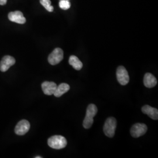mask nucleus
<instances>
[{"label":"nucleus","instance_id":"nucleus-13","mask_svg":"<svg viewBox=\"0 0 158 158\" xmlns=\"http://www.w3.org/2000/svg\"><path fill=\"white\" fill-rule=\"evenodd\" d=\"M70 90V85L66 83H62L58 86L57 85L56 89L53 95L56 97H60L68 92Z\"/></svg>","mask_w":158,"mask_h":158},{"label":"nucleus","instance_id":"nucleus-18","mask_svg":"<svg viewBox=\"0 0 158 158\" xmlns=\"http://www.w3.org/2000/svg\"><path fill=\"white\" fill-rule=\"evenodd\" d=\"M42 156H36L35 158H42Z\"/></svg>","mask_w":158,"mask_h":158},{"label":"nucleus","instance_id":"nucleus-19","mask_svg":"<svg viewBox=\"0 0 158 158\" xmlns=\"http://www.w3.org/2000/svg\"><path fill=\"white\" fill-rule=\"evenodd\" d=\"M67 1H69V0H67Z\"/></svg>","mask_w":158,"mask_h":158},{"label":"nucleus","instance_id":"nucleus-14","mask_svg":"<svg viewBox=\"0 0 158 158\" xmlns=\"http://www.w3.org/2000/svg\"><path fill=\"white\" fill-rule=\"evenodd\" d=\"M69 63L76 70H80L83 68V63L76 56L72 55L70 57Z\"/></svg>","mask_w":158,"mask_h":158},{"label":"nucleus","instance_id":"nucleus-4","mask_svg":"<svg viewBox=\"0 0 158 158\" xmlns=\"http://www.w3.org/2000/svg\"><path fill=\"white\" fill-rule=\"evenodd\" d=\"M63 59V51L62 49L57 48L48 56V62L52 65H56L60 62Z\"/></svg>","mask_w":158,"mask_h":158},{"label":"nucleus","instance_id":"nucleus-9","mask_svg":"<svg viewBox=\"0 0 158 158\" xmlns=\"http://www.w3.org/2000/svg\"><path fill=\"white\" fill-rule=\"evenodd\" d=\"M8 19L12 22L19 24H23L26 23V19L23 17V12L19 11L10 12L8 14Z\"/></svg>","mask_w":158,"mask_h":158},{"label":"nucleus","instance_id":"nucleus-8","mask_svg":"<svg viewBox=\"0 0 158 158\" xmlns=\"http://www.w3.org/2000/svg\"><path fill=\"white\" fill-rule=\"evenodd\" d=\"M15 63V59L13 57L6 56L2 59L0 62V70L2 72H5Z\"/></svg>","mask_w":158,"mask_h":158},{"label":"nucleus","instance_id":"nucleus-6","mask_svg":"<svg viewBox=\"0 0 158 158\" xmlns=\"http://www.w3.org/2000/svg\"><path fill=\"white\" fill-rule=\"evenodd\" d=\"M148 127L143 123H136L131 128V135L134 138H139L146 134Z\"/></svg>","mask_w":158,"mask_h":158},{"label":"nucleus","instance_id":"nucleus-7","mask_svg":"<svg viewBox=\"0 0 158 158\" xmlns=\"http://www.w3.org/2000/svg\"><path fill=\"white\" fill-rule=\"evenodd\" d=\"M30 129V124L27 120L23 119L20 121L17 124L15 128V132L18 135H23L28 132Z\"/></svg>","mask_w":158,"mask_h":158},{"label":"nucleus","instance_id":"nucleus-1","mask_svg":"<svg viewBox=\"0 0 158 158\" xmlns=\"http://www.w3.org/2000/svg\"><path fill=\"white\" fill-rule=\"evenodd\" d=\"M97 111L98 109L96 105L93 104H90V105H89L88 107L87 108L86 115L83 123V125L85 128L89 129L91 127L94 122L93 117L96 115Z\"/></svg>","mask_w":158,"mask_h":158},{"label":"nucleus","instance_id":"nucleus-5","mask_svg":"<svg viewBox=\"0 0 158 158\" xmlns=\"http://www.w3.org/2000/svg\"><path fill=\"white\" fill-rule=\"evenodd\" d=\"M117 79L120 85H127L130 81V77L126 69L123 66H120L117 69Z\"/></svg>","mask_w":158,"mask_h":158},{"label":"nucleus","instance_id":"nucleus-12","mask_svg":"<svg viewBox=\"0 0 158 158\" xmlns=\"http://www.w3.org/2000/svg\"><path fill=\"white\" fill-rule=\"evenodd\" d=\"M142 111L154 120H157L158 119V111L155 108L152 107L148 105H145L142 108Z\"/></svg>","mask_w":158,"mask_h":158},{"label":"nucleus","instance_id":"nucleus-3","mask_svg":"<svg viewBox=\"0 0 158 158\" xmlns=\"http://www.w3.org/2000/svg\"><path fill=\"white\" fill-rule=\"evenodd\" d=\"M116 128L117 120L114 117H110L107 119L104 123L103 131L106 135L108 137L112 138L115 135Z\"/></svg>","mask_w":158,"mask_h":158},{"label":"nucleus","instance_id":"nucleus-16","mask_svg":"<svg viewBox=\"0 0 158 158\" xmlns=\"http://www.w3.org/2000/svg\"><path fill=\"white\" fill-rule=\"evenodd\" d=\"M59 6L63 10H67L70 8V2L67 0H60Z\"/></svg>","mask_w":158,"mask_h":158},{"label":"nucleus","instance_id":"nucleus-2","mask_svg":"<svg viewBox=\"0 0 158 158\" xmlns=\"http://www.w3.org/2000/svg\"><path fill=\"white\" fill-rule=\"evenodd\" d=\"M48 144L53 149H60L66 147L68 142L63 136L55 135L51 136L48 139Z\"/></svg>","mask_w":158,"mask_h":158},{"label":"nucleus","instance_id":"nucleus-15","mask_svg":"<svg viewBox=\"0 0 158 158\" xmlns=\"http://www.w3.org/2000/svg\"><path fill=\"white\" fill-rule=\"evenodd\" d=\"M40 4L49 12L53 11V6L51 5V0H40Z\"/></svg>","mask_w":158,"mask_h":158},{"label":"nucleus","instance_id":"nucleus-11","mask_svg":"<svg viewBox=\"0 0 158 158\" xmlns=\"http://www.w3.org/2000/svg\"><path fill=\"white\" fill-rule=\"evenodd\" d=\"M157 79L150 73H147L143 77V84L148 88H152L157 85Z\"/></svg>","mask_w":158,"mask_h":158},{"label":"nucleus","instance_id":"nucleus-17","mask_svg":"<svg viewBox=\"0 0 158 158\" xmlns=\"http://www.w3.org/2000/svg\"><path fill=\"white\" fill-rule=\"evenodd\" d=\"M7 0H0V5L4 6L6 3Z\"/></svg>","mask_w":158,"mask_h":158},{"label":"nucleus","instance_id":"nucleus-10","mask_svg":"<svg viewBox=\"0 0 158 158\" xmlns=\"http://www.w3.org/2000/svg\"><path fill=\"white\" fill-rule=\"evenodd\" d=\"M57 85L53 81H44L42 84V89L44 94L48 96L53 95L56 89Z\"/></svg>","mask_w":158,"mask_h":158}]
</instances>
